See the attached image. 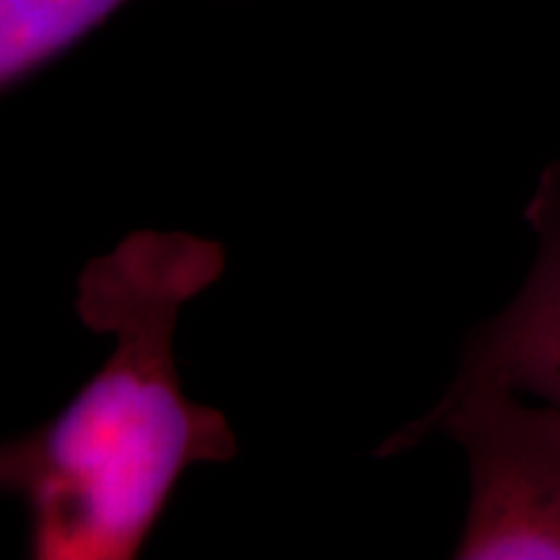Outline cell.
Returning a JSON list of instances; mask_svg holds the SVG:
<instances>
[{
	"label": "cell",
	"instance_id": "2",
	"mask_svg": "<svg viewBox=\"0 0 560 560\" xmlns=\"http://www.w3.org/2000/svg\"><path fill=\"white\" fill-rule=\"evenodd\" d=\"M431 433L457 441L470 465L459 560H560V410L527 408L493 384H452L439 405L384 441L376 457Z\"/></svg>",
	"mask_w": 560,
	"mask_h": 560
},
{
	"label": "cell",
	"instance_id": "5",
	"mask_svg": "<svg viewBox=\"0 0 560 560\" xmlns=\"http://www.w3.org/2000/svg\"><path fill=\"white\" fill-rule=\"evenodd\" d=\"M26 457H30L26 436L0 444V493H21L26 478Z\"/></svg>",
	"mask_w": 560,
	"mask_h": 560
},
{
	"label": "cell",
	"instance_id": "1",
	"mask_svg": "<svg viewBox=\"0 0 560 560\" xmlns=\"http://www.w3.org/2000/svg\"><path fill=\"white\" fill-rule=\"evenodd\" d=\"M223 270V244L185 231H136L83 268L75 312L115 342L66 408L26 433L32 558H140L185 472L236 457L226 416L185 395L174 361L182 310Z\"/></svg>",
	"mask_w": 560,
	"mask_h": 560
},
{
	"label": "cell",
	"instance_id": "4",
	"mask_svg": "<svg viewBox=\"0 0 560 560\" xmlns=\"http://www.w3.org/2000/svg\"><path fill=\"white\" fill-rule=\"evenodd\" d=\"M132 0H0V96L73 52Z\"/></svg>",
	"mask_w": 560,
	"mask_h": 560
},
{
	"label": "cell",
	"instance_id": "3",
	"mask_svg": "<svg viewBox=\"0 0 560 560\" xmlns=\"http://www.w3.org/2000/svg\"><path fill=\"white\" fill-rule=\"evenodd\" d=\"M524 221L535 265L506 310L475 327L454 384L527 392L560 410V156L542 170Z\"/></svg>",
	"mask_w": 560,
	"mask_h": 560
}]
</instances>
